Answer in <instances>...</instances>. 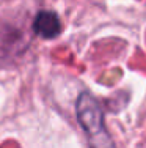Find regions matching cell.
I'll return each mask as SVG.
<instances>
[{
    "instance_id": "1",
    "label": "cell",
    "mask_w": 146,
    "mask_h": 148,
    "mask_svg": "<svg viewBox=\"0 0 146 148\" xmlns=\"http://www.w3.org/2000/svg\"><path fill=\"white\" fill-rule=\"evenodd\" d=\"M77 120L80 123L83 132L91 148H115L109 132H107L105 123H104V114L101 106L97 104L93 95L83 91L77 99Z\"/></svg>"
},
{
    "instance_id": "2",
    "label": "cell",
    "mask_w": 146,
    "mask_h": 148,
    "mask_svg": "<svg viewBox=\"0 0 146 148\" xmlns=\"http://www.w3.org/2000/svg\"><path fill=\"white\" fill-rule=\"evenodd\" d=\"M33 32L46 40L58 36L61 33L60 17L54 11H39L33 21Z\"/></svg>"
},
{
    "instance_id": "3",
    "label": "cell",
    "mask_w": 146,
    "mask_h": 148,
    "mask_svg": "<svg viewBox=\"0 0 146 148\" xmlns=\"http://www.w3.org/2000/svg\"><path fill=\"white\" fill-rule=\"evenodd\" d=\"M20 33L16 30H10L5 27V30L0 33V65L10 57L13 51L17 49V40H19Z\"/></svg>"
}]
</instances>
